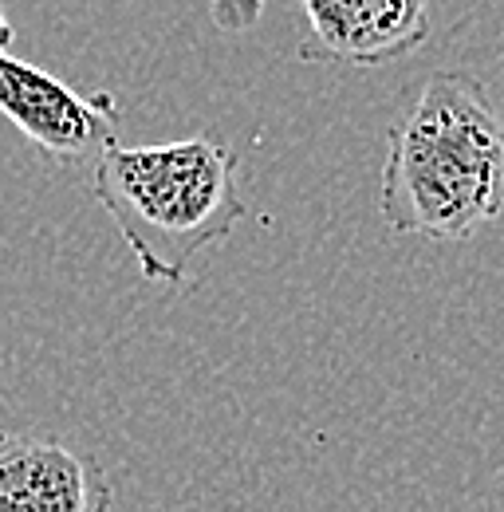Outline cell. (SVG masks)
Segmentation results:
<instances>
[{
    "mask_svg": "<svg viewBox=\"0 0 504 512\" xmlns=\"http://www.w3.org/2000/svg\"><path fill=\"white\" fill-rule=\"evenodd\" d=\"M382 221L402 237L469 241L504 213V119L489 87L434 71L386 134Z\"/></svg>",
    "mask_w": 504,
    "mask_h": 512,
    "instance_id": "obj_1",
    "label": "cell"
},
{
    "mask_svg": "<svg viewBox=\"0 0 504 512\" xmlns=\"http://www.w3.org/2000/svg\"><path fill=\"white\" fill-rule=\"evenodd\" d=\"M87 178L138 272L154 284H186L197 253L225 241L249 217L241 154L217 134L111 146Z\"/></svg>",
    "mask_w": 504,
    "mask_h": 512,
    "instance_id": "obj_2",
    "label": "cell"
},
{
    "mask_svg": "<svg viewBox=\"0 0 504 512\" xmlns=\"http://www.w3.org/2000/svg\"><path fill=\"white\" fill-rule=\"evenodd\" d=\"M0 115L20 130L48 162L63 170H95V162L119 146L115 95H79L52 71L12 52V24L0 8Z\"/></svg>",
    "mask_w": 504,
    "mask_h": 512,
    "instance_id": "obj_3",
    "label": "cell"
},
{
    "mask_svg": "<svg viewBox=\"0 0 504 512\" xmlns=\"http://www.w3.org/2000/svg\"><path fill=\"white\" fill-rule=\"evenodd\" d=\"M308 24L304 60L394 64L430 40V0H296Z\"/></svg>",
    "mask_w": 504,
    "mask_h": 512,
    "instance_id": "obj_4",
    "label": "cell"
},
{
    "mask_svg": "<svg viewBox=\"0 0 504 512\" xmlns=\"http://www.w3.org/2000/svg\"><path fill=\"white\" fill-rule=\"evenodd\" d=\"M103 465L56 438L0 434V512H111Z\"/></svg>",
    "mask_w": 504,
    "mask_h": 512,
    "instance_id": "obj_5",
    "label": "cell"
},
{
    "mask_svg": "<svg viewBox=\"0 0 504 512\" xmlns=\"http://www.w3.org/2000/svg\"><path fill=\"white\" fill-rule=\"evenodd\" d=\"M268 0H209V16L221 32H252Z\"/></svg>",
    "mask_w": 504,
    "mask_h": 512,
    "instance_id": "obj_6",
    "label": "cell"
}]
</instances>
